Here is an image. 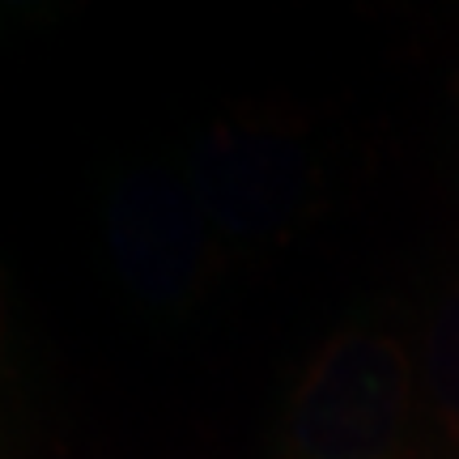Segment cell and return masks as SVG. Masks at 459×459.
<instances>
[{
  "instance_id": "1",
  "label": "cell",
  "mask_w": 459,
  "mask_h": 459,
  "mask_svg": "<svg viewBox=\"0 0 459 459\" xmlns=\"http://www.w3.org/2000/svg\"><path fill=\"white\" fill-rule=\"evenodd\" d=\"M417 392V366L392 332H336L285 400L281 459H404Z\"/></svg>"
},
{
  "instance_id": "2",
  "label": "cell",
  "mask_w": 459,
  "mask_h": 459,
  "mask_svg": "<svg viewBox=\"0 0 459 459\" xmlns=\"http://www.w3.org/2000/svg\"><path fill=\"white\" fill-rule=\"evenodd\" d=\"M183 179L217 247H251L290 238L319 209V179L307 136L273 115H226L200 132Z\"/></svg>"
},
{
  "instance_id": "3",
  "label": "cell",
  "mask_w": 459,
  "mask_h": 459,
  "mask_svg": "<svg viewBox=\"0 0 459 459\" xmlns=\"http://www.w3.org/2000/svg\"><path fill=\"white\" fill-rule=\"evenodd\" d=\"M107 238L124 281L153 307L187 302L217 251L183 166L166 162H132L111 179Z\"/></svg>"
},
{
  "instance_id": "4",
  "label": "cell",
  "mask_w": 459,
  "mask_h": 459,
  "mask_svg": "<svg viewBox=\"0 0 459 459\" xmlns=\"http://www.w3.org/2000/svg\"><path fill=\"white\" fill-rule=\"evenodd\" d=\"M417 378L446 443L459 446V277L446 285V294L429 315Z\"/></svg>"
},
{
  "instance_id": "5",
  "label": "cell",
  "mask_w": 459,
  "mask_h": 459,
  "mask_svg": "<svg viewBox=\"0 0 459 459\" xmlns=\"http://www.w3.org/2000/svg\"><path fill=\"white\" fill-rule=\"evenodd\" d=\"M9 9H17V13H26V17H34V13H51L60 0H4Z\"/></svg>"
},
{
  "instance_id": "6",
  "label": "cell",
  "mask_w": 459,
  "mask_h": 459,
  "mask_svg": "<svg viewBox=\"0 0 459 459\" xmlns=\"http://www.w3.org/2000/svg\"><path fill=\"white\" fill-rule=\"evenodd\" d=\"M455 99H459V77H455Z\"/></svg>"
}]
</instances>
